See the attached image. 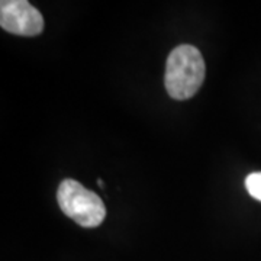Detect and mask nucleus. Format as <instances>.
I'll return each instance as SVG.
<instances>
[{"instance_id":"obj_4","label":"nucleus","mask_w":261,"mask_h":261,"mask_svg":"<svg viewBox=\"0 0 261 261\" xmlns=\"http://www.w3.org/2000/svg\"><path fill=\"white\" fill-rule=\"evenodd\" d=\"M245 187L254 199L261 202V171L248 174L245 178Z\"/></svg>"},{"instance_id":"obj_1","label":"nucleus","mask_w":261,"mask_h":261,"mask_svg":"<svg viewBox=\"0 0 261 261\" xmlns=\"http://www.w3.org/2000/svg\"><path fill=\"white\" fill-rule=\"evenodd\" d=\"M205 60L190 44L176 47L167 58L164 84L167 93L176 100L193 97L205 80Z\"/></svg>"},{"instance_id":"obj_2","label":"nucleus","mask_w":261,"mask_h":261,"mask_svg":"<svg viewBox=\"0 0 261 261\" xmlns=\"http://www.w3.org/2000/svg\"><path fill=\"white\" fill-rule=\"evenodd\" d=\"M57 202L64 215L83 228L99 226L106 216V207L99 195L73 178H65L60 183Z\"/></svg>"},{"instance_id":"obj_3","label":"nucleus","mask_w":261,"mask_h":261,"mask_svg":"<svg viewBox=\"0 0 261 261\" xmlns=\"http://www.w3.org/2000/svg\"><path fill=\"white\" fill-rule=\"evenodd\" d=\"M0 27L15 35L35 37L44 31V18L27 0H2Z\"/></svg>"},{"instance_id":"obj_5","label":"nucleus","mask_w":261,"mask_h":261,"mask_svg":"<svg viewBox=\"0 0 261 261\" xmlns=\"http://www.w3.org/2000/svg\"><path fill=\"white\" fill-rule=\"evenodd\" d=\"M97 185H99V186H100V187H103V181H102V180H100V178L97 180Z\"/></svg>"}]
</instances>
